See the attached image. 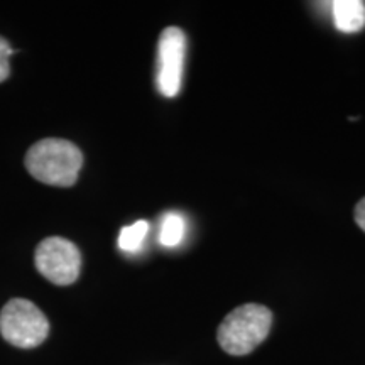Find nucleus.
Segmentation results:
<instances>
[{
	"instance_id": "obj_1",
	"label": "nucleus",
	"mask_w": 365,
	"mask_h": 365,
	"mask_svg": "<svg viewBox=\"0 0 365 365\" xmlns=\"http://www.w3.org/2000/svg\"><path fill=\"white\" fill-rule=\"evenodd\" d=\"M83 166L81 150L65 139H43L26 154V168L36 180L51 186H73Z\"/></svg>"
},
{
	"instance_id": "obj_2",
	"label": "nucleus",
	"mask_w": 365,
	"mask_h": 365,
	"mask_svg": "<svg viewBox=\"0 0 365 365\" xmlns=\"http://www.w3.org/2000/svg\"><path fill=\"white\" fill-rule=\"evenodd\" d=\"M272 325V313L262 304H242L230 312L218 327V344L227 354L247 355L267 339Z\"/></svg>"
},
{
	"instance_id": "obj_3",
	"label": "nucleus",
	"mask_w": 365,
	"mask_h": 365,
	"mask_svg": "<svg viewBox=\"0 0 365 365\" xmlns=\"http://www.w3.org/2000/svg\"><path fill=\"white\" fill-rule=\"evenodd\" d=\"M0 333L4 340L19 349L39 346L49 335L46 314L31 301L11 299L0 313Z\"/></svg>"
},
{
	"instance_id": "obj_4",
	"label": "nucleus",
	"mask_w": 365,
	"mask_h": 365,
	"mask_svg": "<svg viewBox=\"0 0 365 365\" xmlns=\"http://www.w3.org/2000/svg\"><path fill=\"white\" fill-rule=\"evenodd\" d=\"M34 261L36 269L53 284H73L80 276V250L73 242L63 237H48L41 242L36 249Z\"/></svg>"
},
{
	"instance_id": "obj_5",
	"label": "nucleus",
	"mask_w": 365,
	"mask_h": 365,
	"mask_svg": "<svg viewBox=\"0 0 365 365\" xmlns=\"http://www.w3.org/2000/svg\"><path fill=\"white\" fill-rule=\"evenodd\" d=\"M186 56V36L180 27H166L158 44L156 85L159 93L175 98L181 90Z\"/></svg>"
},
{
	"instance_id": "obj_6",
	"label": "nucleus",
	"mask_w": 365,
	"mask_h": 365,
	"mask_svg": "<svg viewBox=\"0 0 365 365\" xmlns=\"http://www.w3.org/2000/svg\"><path fill=\"white\" fill-rule=\"evenodd\" d=\"M333 22L345 34H355L365 27V4L360 0H336L331 4Z\"/></svg>"
},
{
	"instance_id": "obj_7",
	"label": "nucleus",
	"mask_w": 365,
	"mask_h": 365,
	"mask_svg": "<svg viewBox=\"0 0 365 365\" xmlns=\"http://www.w3.org/2000/svg\"><path fill=\"white\" fill-rule=\"evenodd\" d=\"M186 234V222L182 215L176 212H168L163 215L161 228H159V244L163 247L173 249L181 244Z\"/></svg>"
},
{
	"instance_id": "obj_8",
	"label": "nucleus",
	"mask_w": 365,
	"mask_h": 365,
	"mask_svg": "<svg viewBox=\"0 0 365 365\" xmlns=\"http://www.w3.org/2000/svg\"><path fill=\"white\" fill-rule=\"evenodd\" d=\"M149 234V222L139 220L124 227L118 234V249L124 252H139Z\"/></svg>"
},
{
	"instance_id": "obj_9",
	"label": "nucleus",
	"mask_w": 365,
	"mask_h": 365,
	"mask_svg": "<svg viewBox=\"0 0 365 365\" xmlns=\"http://www.w3.org/2000/svg\"><path fill=\"white\" fill-rule=\"evenodd\" d=\"M14 53L16 51L11 48V44L4 38H0V83L7 80L9 75H11V63H9V59H11Z\"/></svg>"
},
{
	"instance_id": "obj_10",
	"label": "nucleus",
	"mask_w": 365,
	"mask_h": 365,
	"mask_svg": "<svg viewBox=\"0 0 365 365\" xmlns=\"http://www.w3.org/2000/svg\"><path fill=\"white\" fill-rule=\"evenodd\" d=\"M355 222L365 232V198L360 200L357 207H355Z\"/></svg>"
}]
</instances>
